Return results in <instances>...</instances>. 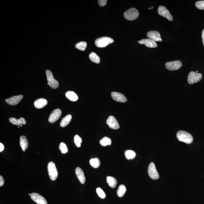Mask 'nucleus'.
I'll return each instance as SVG.
<instances>
[{
    "mask_svg": "<svg viewBox=\"0 0 204 204\" xmlns=\"http://www.w3.org/2000/svg\"><path fill=\"white\" fill-rule=\"evenodd\" d=\"M4 149V145L2 143H0V152H2Z\"/></svg>",
    "mask_w": 204,
    "mask_h": 204,
    "instance_id": "c9c22d12",
    "label": "nucleus"
},
{
    "mask_svg": "<svg viewBox=\"0 0 204 204\" xmlns=\"http://www.w3.org/2000/svg\"><path fill=\"white\" fill-rule=\"evenodd\" d=\"M148 172L149 176L153 180H157L159 178V175L156 168L155 164L153 162L149 164Z\"/></svg>",
    "mask_w": 204,
    "mask_h": 204,
    "instance_id": "6e6552de",
    "label": "nucleus"
},
{
    "mask_svg": "<svg viewBox=\"0 0 204 204\" xmlns=\"http://www.w3.org/2000/svg\"><path fill=\"white\" fill-rule=\"evenodd\" d=\"M195 6L197 9L204 10V1H199L195 3Z\"/></svg>",
    "mask_w": 204,
    "mask_h": 204,
    "instance_id": "473e14b6",
    "label": "nucleus"
},
{
    "mask_svg": "<svg viewBox=\"0 0 204 204\" xmlns=\"http://www.w3.org/2000/svg\"><path fill=\"white\" fill-rule=\"evenodd\" d=\"M106 123L111 129L116 130L118 129L119 128L118 122L114 116H110L107 120Z\"/></svg>",
    "mask_w": 204,
    "mask_h": 204,
    "instance_id": "f8f14e48",
    "label": "nucleus"
},
{
    "mask_svg": "<svg viewBox=\"0 0 204 204\" xmlns=\"http://www.w3.org/2000/svg\"><path fill=\"white\" fill-rule=\"evenodd\" d=\"M30 197L31 199L38 204H47V200L46 199L38 194L32 193Z\"/></svg>",
    "mask_w": 204,
    "mask_h": 204,
    "instance_id": "9b49d317",
    "label": "nucleus"
},
{
    "mask_svg": "<svg viewBox=\"0 0 204 204\" xmlns=\"http://www.w3.org/2000/svg\"><path fill=\"white\" fill-rule=\"evenodd\" d=\"M125 155L126 158L129 160L134 159L136 157V154L135 152L132 150H127L125 152Z\"/></svg>",
    "mask_w": 204,
    "mask_h": 204,
    "instance_id": "393cba45",
    "label": "nucleus"
},
{
    "mask_svg": "<svg viewBox=\"0 0 204 204\" xmlns=\"http://www.w3.org/2000/svg\"><path fill=\"white\" fill-rule=\"evenodd\" d=\"M112 98L116 102H127L126 98L123 94L120 93L113 92L111 94Z\"/></svg>",
    "mask_w": 204,
    "mask_h": 204,
    "instance_id": "2eb2a0df",
    "label": "nucleus"
},
{
    "mask_svg": "<svg viewBox=\"0 0 204 204\" xmlns=\"http://www.w3.org/2000/svg\"><path fill=\"white\" fill-rule=\"evenodd\" d=\"M97 192L98 195L101 198L103 199L105 198L106 195L105 192L100 187H98L97 189Z\"/></svg>",
    "mask_w": 204,
    "mask_h": 204,
    "instance_id": "2f4dec72",
    "label": "nucleus"
},
{
    "mask_svg": "<svg viewBox=\"0 0 204 204\" xmlns=\"http://www.w3.org/2000/svg\"><path fill=\"white\" fill-rule=\"evenodd\" d=\"M47 101L44 98H39L37 99L34 102V106L36 108H42L47 105Z\"/></svg>",
    "mask_w": 204,
    "mask_h": 204,
    "instance_id": "a211bd4d",
    "label": "nucleus"
},
{
    "mask_svg": "<svg viewBox=\"0 0 204 204\" xmlns=\"http://www.w3.org/2000/svg\"><path fill=\"white\" fill-rule=\"evenodd\" d=\"M62 114L60 109H55L51 112L50 116L49 121L50 123H54L56 122L61 117Z\"/></svg>",
    "mask_w": 204,
    "mask_h": 204,
    "instance_id": "9d476101",
    "label": "nucleus"
},
{
    "mask_svg": "<svg viewBox=\"0 0 204 204\" xmlns=\"http://www.w3.org/2000/svg\"><path fill=\"white\" fill-rule=\"evenodd\" d=\"M202 78V74H201L192 71L189 74L187 77V81L190 84H195L200 81Z\"/></svg>",
    "mask_w": 204,
    "mask_h": 204,
    "instance_id": "423d86ee",
    "label": "nucleus"
},
{
    "mask_svg": "<svg viewBox=\"0 0 204 204\" xmlns=\"http://www.w3.org/2000/svg\"><path fill=\"white\" fill-rule=\"evenodd\" d=\"M89 58L92 62L96 64H99L100 62V58L99 56L96 53H91L89 54Z\"/></svg>",
    "mask_w": 204,
    "mask_h": 204,
    "instance_id": "b1692460",
    "label": "nucleus"
},
{
    "mask_svg": "<svg viewBox=\"0 0 204 204\" xmlns=\"http://www.w3.org/2000/svg\"><path fill=\"white\" fill-rule=\"evenodd\" d=\"M75 173L80 183L82 184L85 183L86 177L84 175L83 171L82 170V169L79 167H77L75 170Z\"/></svg>",
    "mask_w": 204,
    "mask_h": 204,
    "instance_id": "f3484780",
    "label": "nucleus"
},
{
    "mask_svg": "<svg viewBox=\"0 0 204 204\" xmlns=\"http://www.w3.org/2000/svg\"><path fill=\"white\" fill-rule=\"evenodd\" d=\"M59 149L61 150V153L63 154L67 153L68 151V149L67 145L64 142H61L60 144Z\"/></svg>",
    "mask_w": 204,
    "mask_h": 204,
    "instance_id": "c756f323",
    "label": "nucleus"
},
{
    "mask_svg": "<svg viewBox=\"0 0 204 204\" xmlns=\"http://www.w3.org/2000/svg\"><path fill=\"white\" fill-rule=\"evenodd\" d=\"M181 61L177 60L166 62L165 67L167 70L170 71L178 70L182 67Z\"/></svg>",
    "mask_w": 204,
    "mask_h": 204,
    "instance_id": "0eeeda50",
    "label": "nucleus"
},
{
    "mask_svg": "<svg viewBox=\"0 0 204 204\" xmlns=\"http://www.w3.org/2000/svg\"><path fill=\"white\" fill-rule=\"evenodd\" d=\"M20 126H21V127H22V125H21Z\"/></svg>",
    "mask_w": 204,
    "mask_h": 204,
    "instance_id": "4c0bfd02",
    "label": "nucleus"
},
{
    "mask_svg": "<svg viewBox=\"0 0 204 204\" xmlns=\"http://www.w3.org/2000/svg\"><path fill=\"white\" fill-rule=\"evenodd\" d=\"M87 47V43L84 41L78 43L75 46V47L77 49L82 51H85Z\"/></svg>",
    "mask_w": 204,
    "mask_h": 204,
    "instance_id": "c85d7f7f",
    "label": "nucleus"
},
{
    "mask_svg": "<svg viewBox=\"0 0 204 204\" xmlns=\"http://www.w3.org/2000/svg\"><path fill=\"white\" fill-rule=\"evenodd\" d=\"M10 122L15 125H25L26 124V121L23 118L17 119L14 118H10L9 119Z\"/></svg>",
    "mask_w": 204,
    "mask_h": 204,
    "instance_id": "6ab92c4d",
    "label": "nucleus"
},
{
    "mask_svg": "<svg viewBox=\"0 0 204 204\" xmlns=\"http://www.w3.org/2000/svg\"><path fill=\"white\" fill-rule=\"evenodd\" d=\"M4 183V180L3 177L1 175L0 176V186H2Z\"/></svg>",
    "mask_w": 204,
    "mask_h": 204,
    "instance_id": "f704fd0d",
    "label": "nucleus"
},
{
    "mask_svg": "<svg viewBox=\"0 0 204 204\" xmlns=\"http://www.w3.org/2000/svg\"><path fill=\"white\" fill-rule=\"evenodd\" d=\"M46 74L48 81L47 85L50 86L53 89H57L59 85V82L54 79L52 72L50 70H47Z\"/></svg>",
    "mask_w": 204,
    "mask_h": 204,
    "instance_id": "39448f33",
    "label": "nucleus"
},
{
    "mask_svg": "<svg viewBox=\"0 0 204 204\" xmlns=\"http://www.w3.org/2000/svg\"><path fill=\"white\" fill-rule=\"evenodd\" d=\"M138 42L141 44L145 45L146 47L148 48H156L158 46L156 42L150 39H142Z\"/></svg>",
    "mask_w": 204,
    "mask_h": 204,
    "instance_id": "dca6fc26",
    "label": "nucleus"
},
{
    "mask_svg": "<svg viewBox=\"0 0 204 204\" xmlns=\"http://www.w3.org/2000/svg\"><path fill=\"white\" fill-rule=\"evenodd\" d=\"M147 37L149 38V39H152L155 42L162 41L160 34L158 31H149L147 34Z\"/></svg>",
    "mask_w": 204,
    "mask_h": 204,
    "instance_id": "ddd939ff",
    "label": "nucleus"
},
{
    "mask_svg": "<svg viewBox=\"0 0 204 204\" xmlns=\"http://www.w3.org/2000/svg\"><path fill=\"white\" fill-rule=\"evenodd\" d=\"M114 42V39L108 37H103L98 38L95 41V44L97 47L104 48Z\"/></svg>",
    "mask_w": 204,
    "mask_h": 204,
    "instance_id": "f03ea898",
    "label": "nucleus"
},
{
    "mask_svg": "<svg viewBox=\"0 0 204 204\" xmlns=\"http://www.w3.org/2000/svg\"><path fill=\"white\" fill-rule=\"evenodd\" d=\"M90 164L94 168H97L100 165V162L99 159L97 158L91 159L90 161Z\"/></svg>",
    "mask_w": 204,
    "mask_h": 204,
    "instance_id": "bb28decb",
    "label": "nucleus"
},
{
    "mask_svg": "<svg viewBox=\"0 0 204 204\" xmlns=\"http://www.w3.org/2000/svg\"><path fill=\"white\" fill-rule=\"evenodd\" d=\"M202 42H203V46H204V29L202 31Z\"/></svg>",
    "mask_w": 204,
    "mask_h": 204,
    "instance_id": "e433bc0d",
    "label": "nucleus"
},
{
    "mask_svg": "<svg viewBox=\"0 0 204 204\" xmlns=\"http://www.w3.org/2000/svg\"><path fill=\"white\" fill-rule=\"evenodd\" d=\"M107 182L109 186L111 188H114L117 186V180L114 177L108 176L106 178Z\"/></svg>",
    "mask_w": 204,
    "mask_h": 204,
    "instance_id": "5701e85b",
    "label": "nucleus"
},
{
    "mask_svg": "<svg viewBox=\"0 0 204 204\" xmlns=\"http://www.w3.org/2000/svg\"><path fill=\"white\" fill-rule=\"evenodd\" d=\"M20 145L23 151H25L29 146V142L27 138L25 136H22L20 140Z\"/></svg>",
    "mask_w": 204,
    "mask_h": 204,
    "instance_id": "aec40b11",
    "label": "nucleus"
},
{
    "mask_svg": "<svg viewBox=\"0 0 204 204\" xmlns=\"http://www.w3.org/2000/svg\"><path fill=\"white\" fill-rule=\"evenodd\" d=\"M82 142V139L78 135H76L74 137V142L75 145L78 147H81V143Z\"/></svg>",
    "mask_w": 204,
    "mask_h": 204,
    "instance_id": "7c9ffc66",
    "label": "nucleus"
},
{
    "mask_svg": "<svg viewBox=\"0 0 204 204\" xmlns=\"http://www.w3.org/2000/svg\"><path fill=\"white\" fill-rule=\"evenodd\" d=\"M107 1V0H99L98 1V3L99 6H101V7H103V6H105L106 4Z\"/></svg>",
    "mask_w": 204,
    "mask_h": 204,
    "instance_id": "72a5a7b5",
    "label": "nucleus"
},
{
    "mask_svg": "<svg viewBox=\"0 0 204 204\" xmlns=\"http://www.w3.org/2000/svg\"><path fill=\"white\" fill-rule=\"evenodd\" d=\"M158 12L159 15L166 18L169 21H172L173 20V18H172L171 14L165 6H159Z\"/></svg>",
    "mask_w": 204,
    "mask_h": 204,
    "instance_id": "1a4fd4ad",
    "label": "nucleus"
},
{
    "mask_svg": "<svg viewBox=\"0 0 204 204\" xmlns=\"http://www.w3.org/2000/svg\"><path fill=\"white\" fill-rule=\"evenodd\" d=\"M139 15V11L134 8L128 10L124 13V18L127 20L130 21L135 20L138 18Z\"/></svg>",
    "mask_w": 204,
    "mask_h": 204,
    "instance_id": "7ed1b4c3",
    "label": "nucleus"
},
{
    "mask_svg": "<svg viewBox=\"0 0 204 204\" xmlns=\"http://www.w3.org/2000/svg\"><path fill=\"white\" fill-rule=\"evenodd\" d=\"M48 171L50 178L52 180H55L58 177V172L54 162H50L48 164Z\"/></svg>",
    "mask_w": 204,
    "mask_h": 204,
    "instance_id": "20e7f679",
    "label": "nucleus"
},
{
    "mask_svg": "<svg viewBox=\"0 0 204 204\" xmlns=\"http://www.w3.org/2000/svg\"><path fill=\"white\" fill-rule=\"evenodd\" d=\"M22 95L13 96L9 98L6 99V102L9 105L11 106H15L17 105L21 102L22 99L23 98Z\"/></svg>",
    "mask_w": 204,
    "mask_h": 204,
    "instance_id": "4468645a",
    "label": "nucleus"
},
{
    "mask_svg": "<svg viewBox=\"0 0 204 204\" xmlns=\"http://www.w3.org/2000/svg\"><path fill=\"white\" fill-rule=\"evenodd\" d=\"M72 119V116L70 115L66 116L62 118L60 122V126L61 127H65L70 122Z\"/></svg>",
    "mask_w": 204,
    "mask_h": 204,
    "instance_id": "4be33fe9",
    "label": "nucleus"
},
{
    "mask_svg": "<svg viewBox=\"0 0 204 204\" xmlns=\"http://www.w3.org/2000/svg\"><path fill=\"white\" fill-rule=\"evenodd\" d=\"M100 144L103 146H106L108 145H110L112 144L111 139L107 137H104L100 141Z\"/></svg>",
    "mask_w": 204,
    "mask_h": 204,
    "instance_id": "cd10ccee",
    "label": "nucleus"
},
{
    "mask_svg": "<svg viewBox=\"0 0 204 204\" xmlns=\"http://www.w3.org/2000/svg\"><path fill=\"white\" fill-rule=\"evenodd\" d=\"M66 98L72 102H76L78 100V97L75 92L72 91H68L66 94Z\"/></svg>",
    "mask_w": 204,
    "mask_h": 204,
    "instance_id": "412c9836",
    "label": "nucleus"
},
{
    "mask_svg": "<svg viewBox=\"0 0 204 204\" xmlns=\"http://www.w3.org/2000/svg\"><path fill=\"white\" fill-rule=\"evenodd\" d=\"M126 191V188L123 185L119 186L117 191L118 196L119 197H122L123 196L125 192Z\"/></svg>",
    "mask_w": 204,
    "mask_h": 204,
    "instance_id": "a878e982",
    "label": "nucleus"
},
{
    "mask_svg": "<svg viewBox=\"0 0 204 204\" xmlns=\"http://www.w3.org/2000/svg\"><path fill=\"white\" fill-rule=\"evenodd\" d=\"M177 137L180 142L190 144L193 141V138L189 133L185 131L180 130L177 133Z\"/></svg>",
    "mask_w": 204,
    "mask_h": 204,
    "instance_id": "f257e3e1",
    "label": "nucleus"
}]
</instances>
